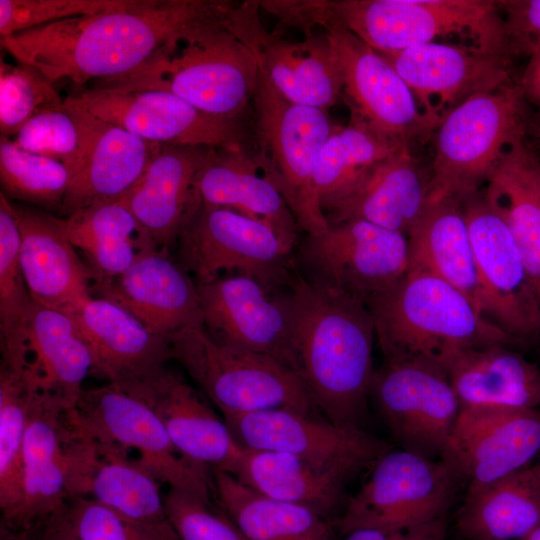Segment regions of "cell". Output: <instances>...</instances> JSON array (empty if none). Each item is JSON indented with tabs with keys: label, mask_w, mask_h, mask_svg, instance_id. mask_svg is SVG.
<instances>
[{
	"label": "cell",
	"mask_w": 540,
	"mask_h": 540,
	"mask_svg": "<svg viewBox=\"0 0 540 540\" xmlns=\"http://www.w3.org/2000/svg\"><path fill=\"white\" fill-rule=\"evenodd\" d=\"M70 317L90 349L92 374L108 383L147 378L171 359L168 338L107 298L92 296Z\"/></svg>",
	"instance_id": "obj_28"
},
{
	"label": "cell",
	"mask_w": 540,
	"mask_h": 540,
	"mask_svg": "<svg viewBox=\"0 0 540 540\" xmlns=\"http://www.w3.org/2000/svg\"><path fill=\"white\" fill-rule=\"evenodd\" d=\"M299 275L312 286L368 306L409 270L408 237L363 220L306 234L294 253Z\"/></svg>",
	"instance_id": "obj_10"
},
{
	"label": "cell",
	"mask_w": 540,
	"mask_h": 540,
	"mask_svg": "<svg viewBox=\"0 0 540 540\" xmlns=\"http://www.w3.org/2000/svg\"><path fill=\"white\" fill-rule=\"evenodd\" d=\"M19 248L15 205L0 193V347L18 343L34 303L22 273Z\"/></svg>",
	"instance_id": "obj_44"
},
{
	"label": "cell",
	"mask_w": 540,
	"mask_h": 540,
	"mask_svg": "<svg viewBox=\"0 0 540 540\" xmlns=\"http://www.w3.org/2000/svg\"><path fill=\"white\" fill-rule=\"evenodd\" d=\"M228 474L264 496L306 507L328 520L351 479L288 453L244 447Z\"/></svg>",
	"instance_id": "obj_35"
},
{
	"label": "cell",
	"mask_w": 540,
	"mask_h": 540,
	"mask_svg": "<svg viewBox=\"0 0 540 540\" xmlns=\"http://www.w3.org/2000/svg\"><path fill=\"white\" fill-rule=\"evenodd\" d=\"M446 530L445 518H440L399 528H357L344 534V540H431L446 536Z\"/></svg>",
	"instance_id": "obj_50"
},
{
	"label": "cell",
	"mask_w": 540,
	"mask_h": 540,
	"mask_svg": "<svg viewBox=\"0 0 540 540\" xmlns=\"http://www.w3.org/2000/svg\"><path fill=\"white\" fill-rule=\"evenodd\" d=\"M292 304L294 372L329 421L361 428L375 371L371 311L355 298L312 286L298 272Z\"/></svg>",
	"instance_id": "obj_2"
},
{
	"label": "cell",
	"mask_w": 540,
	"mask_h": 540,
	"mask_svg": "<svg viewBox=\"0 0 540 540\" xmlns=\"http://www.w3.org/2000/svg\"><path fill=\"white\" fill-rule=\"evenodd\" d=\"M407 237L409 268L446 281L483 314L476 260L460 199L447 197L428 203Z\"/></svg>",
	"instance_id": "obj_34"
},
{
	"label": "cell",
	"mask_w": 540,
	"mask_h": 540,
	"mask_svg": "<svg viewBox=\"0 0 540 540\" xmlns=\"http://www.w3.org/2000/svg\"><path fill=\"white\" fill-rule=\"evenodd\" d=\"M222 418L244 448L288 453L351 478L390 450L362 428L288 409L222 413Z\"/></svg>",
	"instance_id": "obj_16"
},
{
	"label": "cell",
	"mask_w": 540,
	"mask_h": 540,
	"mask_svg": "<svg viewBox=\"0 0 540 540\" xmlns=\"http://www.w3.org/2000/svg\"><path fill=\"white\" fill-rule=\"evenodd\" d=\"M75 97L94 116L148 142L209 148L245 145L241 120L211 116L168 91L94 86Z\"/></svg>",
	"instance_id": "obj_19"
},
{
	"label": "cell",
	"mask_w": 540,
	"mask_h": 540,
	"mask_svg": "<svg viewBox=\"0 0 540 540\" xmlns=\"http://www.w3.org/2000/svg\"><path fill=\"white\" fill-rule=\"evenodd\" d=\"M63 224L70 242L84 255L94 287L125 272L143 254L159 250L124 197L78 210Z\"/></svg>",
	"instance_id": "obj_37"
},
{
	"label": "cell",
	"mask_w": 540,
	"mask_h": 540,
	"mask_svg": "<svg viewBox=\"0 0 540 540\" xmlns=\"http://www.w3.org/2000/svg\"><path fill=\"white\" fill-rule=\"evenodd\" d=\"M524 100L519 84L476 94L450 110L434 130L428 203L479 191L506 153L523 142Z\"/></svg>",
	"instance_id": "obj_6"
},
{
	"label": "cell",
	"mask_w": 540,
	"mask_h": 540,
	"mask_svg": "<svg viewBox=\"0 0 540 540\" xmlns=\"http://www.w3.org/2000/svg\"><path fill=\"white\" fill-rule=\"evenodd\" d=\"M176 243L178 262L197 285L237 274L288 290L297 276L295 248L269 225L232 209L201 205Z\"/></svg>",
	"instance_id": "obj_9"
},
{
	"label": "cell",
	"mask_w": 540,
	"mask_h": 540,
	"mask_svg": "<svg viewBox=\"0 0 540 540\" xmlns=\"http://www.w3.org/2000/svg\"><path fill=\"white\" fill-rule=\"evenodd\" d=\"M197 286L202 326L215 342L294 371L292 287L275 290L237 274Z\"/></svg>",
	"instance_id": "obj_15"
},
{
	"label": "cell",
	"mask_w": 540,
	"mask_h": 540,
	"mask_svg": "<svg viewBox=\"0 0 540 540\" xmlns=\"http://www.w3.org/2000/svg\"><path fill=\"white\" fill-rule=\"evenodd\" d=\"M20 264L33 301L72 315L92 296L90 271L68 239L63 219L16 206Z\"/></svg>",
	"instance_id": "obj_26"
},
{
	"label": "cell",
	"mask_w": 540,
	"mask_h": 540,
	"mask_svg": "<svg viewBox=\"0 0 540 540\" xmlns=\"http://www.w3.org/2000/svg\"><path fill=\"white\" fill-rule=\"evenodd\" d=\"M460 487L440 459L389 450L333 525L344 535L357 528H399L444 518Z\"/></svg>",
	"instance_id": "obj_13"
},
{
	"label": "cell",
	"mask_w": 540,
	"mask_h": 540,
	"mask_svg": "<svg viewBox=\"0 0 540 540\" xmlns=\"http://www.w3.org/2000/svg\"><path fill=\"white\" fill-rule=\"evenodd\" d=\"M431 540H445V536L444 537L434 538V539H431Z\"/></svg>",
	"instance_id": "obj_54"
},
{
	"label": "cell",
	"mask_w": 540,
	"mask_h": 540,
	"mask_svg": "<svg viewBox=\"0 0 540 540\" xmlns=\"http://www.w3.org/2000/svg\"><path fill=\"white\" fill-rule=\"evenodd\" d=\"M333 49L351 115L409 145L427 138L440 120L423 112L397 71L374 49L333 21H322Z\"/></svg>",
	"instance_id": "obj_17"
},
{
	"label": "cell",
	"mask_w": 540,
	"mask_h": 540,
	"mask_svg": "<svg viewBox=\"0 0 540 540\" xmlns=\"http://www.w3.org/2000/svg\"><path fill=\"white\" fill-rule=\"evenodd\" d=\"M539 526V462L466 490L456 516L464 540H525Z\"/></svg>",
	"instance_id": "obj_36"
},
{
	"label": "cell",
	"mask_w": 540,
	"mask_h": 540,
	"mask_svg": "<svg viewBox=\"0 0 540 540\" xmlns=\"http://www.w3.org/2000/svg\"><path fill=\"white\" fill-rule=\"evenodd\" d=\"M71 414L90 434L136 455L162 484L214 499L212 470L176 449L155 411L127 383L84 389Z\"/></svg>",
	"instance_id": "obj_11"
},
{
	"label": "cell",
	"mask_w": 540,
	"mask_h": 540,
	"mask_svg": "<svg viewBox=\"0 0 540 540\" xmlns=\"http://www.w3.org/2000/svg\"><path fill=\"white\" fill-rule=\"evenodd\" d=\"M253 105V156L282 194L301 231L323 232L329 225L315 193L313 174L335 124L327 111L285 99L260 72Z\"/></svg>",
	"instance_id": "obj_7"
},
{
	"label": "cell",
	"mask_w": 540,
	"mask_h": 540,
	"mask_svg": "<svg viewBox=\"0 0 540 540\" xmlns=\"http://www.w3.org/2000/svg\"><path fill=\"white\" fill-rule=\"evenodd\" d=\"M539 464H540V462H539Z\"/></svg>",
	"instance_id": "obj_56"
},
{
	"label": "cell",
	"mask_w": 540,
	"mask_h": 540,
	"mask_svg": "<svg viewBox=\"0 0 540 540\" xmlns=\"http://www.w3.org/2000/svg\"><path fill=\"white\" fill-rule=\"evenodd\" d=\"M46 540H180L171 525L133 520L94 500L72 496L43 524Z\"/></svg>",
	"instance_id": "obj_42"
},
{
	"label": "cell",
	"mask_w": 540,
	"mask_h": 540,
	"mask_svg": "<svg viewBox=\"0 0 540 540\" xmlns=\"http://www.w3.org/2000/svg\"><path fill=\"white\" fill-rule=\"evenodd\" d=\"M514 52L540 45V0L498 1Z\"/></svg>",
	"instance_id": "obj_49"
},
{
	"label": "cell",
	"mask_w": 540,
	"mask_h": 540,
	"mask_svg": "<svg viewBox=\"0 0 540 540\" xmlns=\"http://www.w3.org/2000/svg\"><path fill=\"white\" fill-rule=\"evenodd\" d=\"M41 540H46V539L44 538V536H43V533H42V539H41Z\"/></svg>",
	"instance_id": "obj_55"
},
{
	"label": "cell",
	"mask_w": 540,
	"mask_h": 540,
	"mask_svg": "<svg viewBox=\"0 0 540 540\" xmlns=\"http://www.w3.org/2000/svg\"><path fill=\"white\" fill-rule=\"evenodd\" d=\"M214 499L249 540H333L334 525L316 512L264 496L213 470Z\"/></svg>",
	"instance_id": "obj_39"
},
{
	"label": "cell",
	"mask_w": 540,
	"mask_h": 540,
	"mask_svg": "<svg viewBox=\"0 0 540 540\" xmlns=\"http://www.w3.org/2000/svg\"><path fill=\"white\" fill-rule=\"evenodd\" d=\"M429 180L404 146L321 202L328 225L363 220L408 236L428 205Z\"/></svg>",
	"instance_id": "obj_24"
},
{
	"label": "cell",
	"mask_w": 540,
	"mask_h": 540,
	"mask_svg": "<svg viewBox=\"0 0 540 540\" xmlns=\"http://www.w3.org/2000/svg\"><path fill=\"white\" fill-rule=\"evenodd\" d=\"M212 500L169 488L165 494V509L179 539L249 540Z\"/></svg>",
	"instance_id": "obj_48"
},
{
	"label": "cell",
	"mask_w": 540,
	"mask_h": 540,
	"mask_svg": "<svg viewBox=\"0 0 540 540\" xmlns=\"http://www.w3.org/2000/svg\"><path fill=\"white\" fill-rule=\"evenodd\" d=\"M0 530V540H41L43 524L18 531H11L4 528Z\"/></svg>",
	"instance_id": "obj_52"
},
{
	"label": "cell",
	"mask_w": 540,
	"mask_h": 540,
	"mask_svg": "<svg viewBox=\"0 0 540 540\" xmlns=\"http://www.w3.org/2000/svg\"><path fill=\"white\" fill-rule=\"evenodd\" d=\"M384 360L428 359L516 343L458 289L418 269L408 272L368 306Z\"/></svg>",
	"instance_id": "obj_5"
},
{
	"label": "cell",
	"mask_w": 540,
	"mask_h": 540,
	"mask_svg": "<svg viewBox=\"0 0 540 540\" xmlns=\"http://www.w3.org/2000/svg\"><path fill=\"white\" fill-rule=\"evenodd\" d=\"M125 383L155 411L184 457L212 471H230L243 447L182 376L165 366L147 378Z\"/></svg>",
	"instance_id": "obj_23"
},
{
	"label": "cell",
	"mask_w": 540,
	"mask_h": 540,
	"mask_svg": "<svg viewBox=\"0 0 540 540\" xmlns=\"http://www.w3.org/2000/svg\"><path fill=\"white\" fill-rule=\"evenodd\" d=\"M75 104L87 133V152L60 210L67 216L124 197L140 180L162 145L148 142Z\"/></svg>",
	"instance_id": "obj_29"
},
{
	"label": "cell",
	"mask_w": 540,
	"mask_h": 540,
	"mask_svg": "<svg viewBox=\"0 0 540 540\" xmlns=\"http://www.w3.org/2000/svg\"><path fill=\"white\" fill-rule=\"evenodd\" d=\"M209 147L162 145L124 199L159 250L176 243L198 210V173Z\"/></svg>",
	"instance_id": "obj_31"
},
{
	"label": "cell",
	"mask_w": 540,
	"mask_h": 540,
	"mask_svg": "<svg viewBox=\"0 0 540 540\" xmlns=\"http://www.w3.org/2000/svg\"><path fill=\"white\" fill-rule=\"evenodd\" d=\"M20 148L65 165L73 176L87 152V133L71 97L60 108L43 111L28 120L13 139Z\"/></svg>",
	"instance_id": "obj_45"
},
{
	"label": "cell",
	"mask_w": 540,
	"mask_h": 540,
	"mask_svg": "<svg viewBox=\"0 0 540 540\" xmlns=\"http://www.w3.org/2000/svg\"><path fill=\"white\" fill-rule=\"evenodd\" d=\"M230 1L140 0L133 7L80 16L0 37L14 59L49 81L75 85L122 78L170 38L223 13Z\"/></svg>",
	"instance_id": "obj_1"
},
{
	"label": "cell",
	"mask_w": 540,
	"mask_h": 540,
	"mask_svg": "<svg viewBox=\"0 0 540 540\" xmlns=\"http://www.w3.org/2000/svg\"><path fill=\"white\" fill-rule=\"evenodd\" d=\"M498 1L489 0H302L300 26L314 30L333 21L379 53L394 52L457 35L493 53H513Z\"/></svg>",
	"instance_id": "obj_4"
},
{
	"label": "cell",
	"mask_w": 540,
	"mask_h": 540,
	"mask_svg": "<svg viewBox=\"0 0 540 540\" xmlns=\"http://www.w3.org/2000/svg\"><path fill=\"white\" fill-rule=\"evenodd\" d=\"M369 399L401 449L441 458L461 409L442 364L384 360L374 371Z\"/></svg>",
	"instance_id": "obj_12"
},
{
	"label": "cell",
	"mask_w": 540,
	"mask_h": 540,
	"mask_svg": "<svg viewBox=\"0 0 540 540\" xmlns=\"http://www.w3.org/2000/svg\"><path fill=\"white\" fill-rule=\"evenodd\" d=\"M43 392L15 359L0 360V510L8 523L22 497V453L34 405Z\"/></svg>",
	"instance_id": "obj_40"
},
{
	"label": "cell",
	"mask_w": 540,
	"mask_h": 540,
	"mask_svg": "<svg viewBox=\"0 0 540 540\" xmlns=\"http://www.w3.org/2000/svg\"><path fill=\"white\" fill-rule=\"evenodd\" d=\"M67 490L133 520L171 525L162 483L126 449L83 429L68 411Z\"/></svg>",
	"instance_id": "obj_20"
},
{
	"label": "cell",
	"mask_w": 540,
	"mask_h": 540,
	"mask_svg": "<svg viewBox=\"0 0 540 540\" xmlns=\"http://www.w3.org/2000/svg\"><path fill=\"white\" fill-rule=\"evenodd\" d=\"M140 0H0V35L64 19L133 7Z\"/></svg>",
	"instance_id": "obj_47"
},
{
	"label": "cell",
	"mask_w": 540,
	"mask_h": 540,
	"mask_svg": "<svg viewBox=\"0 0 540 540\" xmlns=\"http://www.w3.org/2000/svg\"><path fill=\"white\" fill-rule=\"evenodd\" d=\"M481 288L483 315L516 343L540 339V300L504 222L479 191L460 199Z\"/></svg>",
	"instance_id": "obj_14"
},
{
	"label": "cell",
	"mask_w": 540,
	"mask_h": 540,
	"mask_svg": "<svg viewBox=\"0 0 540 540\" xmlns=\"http://www.w3.org/2000/svg\"><path fill=\"white\" fill-rule=\"evenodd\" d=\"M199 206L232 209L272 227L295 249L301 229L282 194L245 145L212 148L196 181Z\"/></svg>",
	"instance_id": "obj_32"
},
{
	"label": "cell",
	"mask_w": 540,
	"mask_h": 540,
	"mask_svg": "<svg viewBox=\"0 0 540 540\" xmlns=\"http://www.w3.org/2000/svg\"><path fill=\"white\" fill-rule=\"evenodd\" d=\"M229 7L174 35L134 72L95 86L168 91L211 116L240 120L259 68L252 50L223 23Z\"/></svg>",
	"instance_id": "obj_3"
},
{
	"label": "cell",
	"mask_w": 540,
	"mask_h": 540,
	"mask_svg": "<svg viewBox=\"0 0 540 540\" xmlns=\"http://www.w3.org/2000/svg\"><path fill=\"white\" fill-rule=\"evenodd\" d=\"M258 1L232 3L224 25L254 53L259 72L290 102L327 111L342 94L339 67L325 32H304L301 41L268 33Z\"/></svg>",
	"instance_id": "obj_18"
},
{
	"label": "cell",
	"mask_w": 540,
	"mask_h": 540,
	"mask_svg": "<svg viewBox=\"0 0 540 540\" xmlns=\"http://www.w3.org/2000/svg\"><path fill=\"white\" fill-rule=\"evenodd\" d=\"M486 184L483 199L510 231L540 300V159L517 143Z\"/></svg>",
	"instance_id": "obj_38"
},
{
	"label": "cell",
	"mask_w": 540,
	"mask_h": 540,
	"mask_svg": "<svg viewBox=\"0 0 540 540\" xmlns=\"http://www.w3.org/2000/svg\"><path fill=\"white\" fill-rule=\"evenodd\" d=\"M404 146L352 116L336 125L322 147L314 168L313 184L320 202L341 192L360 174Z\"/></svg>",
	"instance_id": "obj_41"
},
{
	"label": "cell",
	"mask_w": 540,
	"mask_h": 540,
	"mask_svg": "<svg viewBox=\"0 0 540 540\" xmlns=\"http://www.w3.org/2000/svg\"><path fill=\"white\" fill-rule=\"evenodd\" d=\"M540 451V409L461 408L441 455L466 490L526 466Z\"/></svg>",
	"instance_id": "obj_21"
},
{
	"label": "cell",
	"mask_w": 540,
	"mask_h": 540,
	"mask_svg": "<svg viewBox=\"0 0 540 540\" xmlns=\"http://www.w3.org/2000/svg\"><path fill=\"white\" fill-rule=\"evenodd\" d=\"M379 54L402 77L423 112L440 121L466 99L511 83L508 55L472 45L430 42Z\"/></svg>",
	"instance_id": "obj_22"
},
{
	"label": "cell",
	"mask_w": 540,
	"mask_h": 540,
	"mask_svg": "<svg viewBox=\"0 0 540 540\" xmlns=\"http://www.w3.org/2000/svg\"><path fill=\"white\" fill-rule=\"evenodd\" d=\"M529 61L519 86L524 98L540 107V45L529 51Z\"/></svg>",
	"instance_id": "obj_51"
},
{
	"label": "cell",
	"mask_w": 540,
	"mask_h": 540,
	"mask_svg": "<svg viewBox=\"0 0 540 540\" xmlns=\"http://www.w3.org/2000/svg\"><path fill=\"white\" fill-rule=\"evenodd\" d=\"M95 289L99 297L117 303L168 339L187 327L202 325L198 286L165 250L143 254L125 272Z\"/></svg>",
	"instance_id": "obj_25"
},
{
	"label": "cell",
	"mask_w": 540,
	"mask_h": 540,
	"mask_svg": "<svg viewBox=\"0 0 540 540\" xmlns=\"http://www.w3.org/2000/svg\"><path fill=\"white\" fill-rule=\"evenodd\" d=\"M442 365L461 408L540 409V366L508 345L461 350Z\"/></svg>",
	"instance_id": "obj_33"
},
{
	"label": "cell",
	"mask_w": 540,
	"mask_h": 540,
	"mask_svg": "<svg viewBox=\"0 0 540 540\" xmlns=\"http://www.w3.org/2000/svg\"><path fill=\"white\" fill-rule=\"evenodd\" d=\"M17 359L43 392L73 408L93 372L90 349L67 314L33 303L19 342L0 349Z\"/></svg>",
	"instance_id": "obj_30"
},
{
	"label": "cell",
	"mask_w": 540,
	"mask_h": 540,
	"mask_svg": "<svg viewBox=\"0 0 540 540\" xmlns=\"http://www.w3.org/2000/svg\"><path fill=\"white\" fill-rule=\"evenodd\" d=\"M54 83L31 66L0 62V132L14 137L35 115L60 108L64 100Z\"/></svg>",
	"instance_id": "obj_46"
},
{
	"label": "cell",
	"mask_w": 540,
	"mask_h": 540,
	"mask_svg": "<svg viewBox=\"0 0 540 540\" xmlns=\"http://www.w3.org/2000/svg\"><path fill=\"white\" fill-rule=\"evenodd\" d=\"M71 180L70 170L62 163L26 151L1 136V193L9 200L61 208Z\"/></svg>",
	"instance_id": "obj_43"
},
{
	"label": "cell",
	"mask_w": 540,
	"mask_h": 540,
	"mask_svg": "<svg viewBox=\"0 0 540 540\" xmlns=\"http://www.w3.org/2000/svg\"><path fill=\"white\" fill-rule=\"evenodd\" d=\"M68 408L41 392L29 421L22 453V497L1 528L18 531L45 523L69 499L66 438Z\"/></svg>",
	"instance_id": "obj_27"
},
{
	"label": "cell",
	"mask_w": 540,
	"mask_h": 540,
	"mask_svg": "<svg viewBox=\"0 0 540 540\" xmlns=\"http://www.w3.org/2000/svg\"><path fill=\"white\" fill-rule=\"evenodd\" d=\"M525 540H540V526L536 528Z\"/></svg>",
	"instance_id": "obj_53"
},
{
	"label": "cell",
	"mask_w": 540,
	"mask_h": 540,
	"mask_svg": "<svg viewBox=\"0 0 540 540\" xmlns=\"http://www.w3.org/2000/svg\"><path fill=\"white\" fill-rule=\"evenodd\" d=\"M177 361L222 413L288 409L313 414L317 408L298 375L279 361L215 342L202 325L169 338Z\"/></svg>",
	"instance_id": "obj_8"
}]
</instances>
